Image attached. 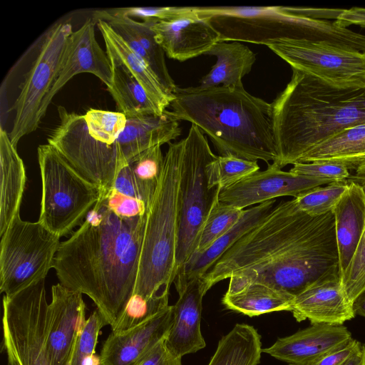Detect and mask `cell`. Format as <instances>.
<instances>
[{
  "label": "cell",
  "instance_id": "cell-1",
  "mask_svg": "<svg viewBox=\"0 0 365 365\" xmlns=\"http://www.w3.org/2000/svg\"><path fill=\"white\" fill-rule=\"evenodd\" d=\"M338 272L333 211L311 216L301 211L293 198L273 207L200 278L207 291L230 279L227 294L259 282L295 297L316 281Z\"/></svg>",
  "mask_w": 365,
  "mask_h": 365
},
{
  "label": "cell",
  "instance_id": "cell-2",
  "mask_svg": "<svg viewBox=\"0 0 365 365\" xmlns=\"http://www.w3.org/2000/svg\"><path fill=\"white\" fill-rule=\"evenodd\" d=\"M146 217H120L101 195L53 261L59 283L91 298L110 327L133 294Z\"/></svg>",
  "mask_w": 365,
  "mask_h": 365
},
{
  "label": "cell",
  "instance_id": "cell-3",
  "mask_svg": "<svg viewBox=\"0 0 365 365\" xmlns=\"http://www.w3.org/2000/svg\"><path fill=\"white\" fill-rule=\"evenodd\" d=\"M170 106L178 120L197 126L222 156L268 164L278 157L272 103L244 86L180 88Z\"/></svg>",
  "mask_w": 365,
  "mask_h": 365
},
{
  "label": "cell",
  "instance_id": "cell-4",
  "mask_svg": "<svg viewBox=\"0 0 365 365\" xmlns=\"http://www.w3.org/2000/svg\"><path fill=\"white\" fill-rule=\"evenodd\" d=\"M272 106L277 159L282 168L336 133L365 123V88L339 89L292 68Z\"/></svg>",
  "mask_w": 365,
  "mask_h": 365
},
{
  "label": "cell",
  "instance_id": "cell-5",
  "mask_svg": "<svg viewBox=\"0 0 365 365\" xmlns=\"http://www.w3.org/2000/svg\"><path fill=\"white\" fill-rule=\"evenodd\" d=\"M182 155V140L168 143L160 181L147 211L133 294L145 299L169 297L177 276Z\"/></svg>",
  "mask_w": 365,
  "mask_h": 365
},
{
  "label": "cell",
  "instance_id": "cell-6",
  "mask_svg": "<svg viewBox=\"0 0 365 365\" xmlns=\"http://www.w3.org/2000/svg\"><path fill=\"white\" fill-rule=\"evenodd\" d=\"M37 153L42 182L38 222L61 237L87 217L101 190L49 144L39 145Z\"/></svg>",
  "mask_w": 365,
  "mask_h": 365
},
{
  "label": "cell",
  "instance_id": "cell-7",
  "mask_svg": "<svg viewBox=\"0 0 365 365\" xmlns=\"http://www.w3.org/2000/svg\"><path fill=\"white\" fill-rule=\"evenodd\" d=\"M182 141L177 274L196 249L216 189L211 190L208 186L206 168L217 155L205 134L192 125Z\"/></svg>",
  "mask_w": 365,
  "mask_h": 365
},
{
  "label": "cell",
  "instance_id": "cell-8",
  "mask_svg": "<svg viewBox=\"0 0 365 365\" xmlns=\"http://www.w3.org/2000/svg\"><path fill=\"white\" fill-rule=\"evenodd\" d=\"M0 291L11 296L45 279L61 244L60 237L19 213L1 236Z\"/></svg>",
  "mask_w": 365,
  "mask_h": 365
},
{
  "label": "cell",
  "instance_id": "cell-9",
  "mask_svg": "<svg viewBox=\"0 0 365 365\" xmlns=\"http://www.w3.org/2000/svg\"><path fill=\"white\" fill-rule=\"evenodd\" d=\"M45 279L3 297V349L9 365H52L46 346Z\"/></svg>",
  "mask_w": 365,
  "mask_h": 365
},
{
  "label": "cell",
  "instance_id": "cell-10",
  "mask_svg": "<svg viewBox=\"0 0 365 365\" xmlns=\"http://www.w3.org/2000/svg\"><path fill=\"white\" fill-rule=\"evenodd\" d=\"M59 121L47 138L51 145L84 178L101 191L112 187L118 173L126 165L118 147L93 136L84 115L58 108Z\"/></svg>",
  "mask_w": 365,
  "mask_h": 365
},
{
  "label": "cell",
  "instance_id": "cell-11",
  "mask_svg": "<svg viewBox=\"0 0 365 365\" xmlns=\"http://www.w3.org/2000/svg\"><path fill=\"white\" fill-rule=\"evenodd\" d=\"M72 32L69 22H59L44 34L38 55L26 74L20 93L11 108L15 115L9 136L16 148L23 137L37 129L43 118L42 103L57 77Z\"/></svg>",
  "mask_w": 365,
  "mask_h": 365
},
{
  "label": "cell",
  "instance_id": "cell-12",
  "mask_svg": "<svg viewBox=\"0 0 365 365\" xmlns=\"http://www.w3.org/2000/svg\"><path fill=\"white\" fill-rule=\"evenodd\" d=\"M268 48L317 80L339 89L365 88V52L322 41H286Z\"/></svg>",
  "mask_w": 365,
  "mask_h": 365
},
{
  "label": "cell",
  "instance_id": "cell-13",
  "mask_svg": "<svg viewBox=\"0 0 365 365\" xmlns=\"http://www.w3.org/2000/svg\"><path fill=\"white\" fill-rule=\"evenodd\" d=\"M330 182L324 179L295 175L268 164L266 170L257 171L232 185L220 189L219 200L245 210L279 197L295 198Z\"/></svg>",
  "mask_w": 365,
  "mask_h": 365
},
{
  "label": "cell",
  "instance_id": "cell-14",
  "mask_svg": "<svg viewBox=\"0 0 365 365\" xmlns=\"http://www.w3.org/2000/svg\"><path fill=\"white\" fill-rule=\"evenodd\" d=\"M95 23L93 19H88L79 29L71 33L57 77L42 103V118L54 96L77 74L91 73L107 88L110 86L111 63L106 51L102 49L96 40Z\"/></svg>",
  "mask_w": 365,
  "mask_h": 365
},
{
  "label": "cell",
  "instance_id": "cell-15",
  "mask_svg": "<svg viewBox=\"0 0 365 365\" xmlns=\"http://www.w3.org/2000/svg\"><path fill=\"white\" fill-rule=\"evenodd\" d=\"M48 307L46 346L52 365H70L76 339L86 319L82 293L58 283Z\"/></svg>",
  "mask_w": 365,
  "mask_h": 365
},
{
  "label": "cell",
  "instance_id": "cell-16",
  "mask_svg": "<svg viewBox=\"0 0 365 365\" xmlns=\"http://www.w3.org/2000/svg\"><path fill=\"white\" fill-rule=\"evenodd\" d=\"M173 322V306L123 331L109 334L100 354L101 365H138L160 341Z\"/></svg>",
  "mask_w": 365,
  "mask_h": 365
},
{
  "label": "cell",
  "instance_id": "cell-17",
  "mask_svg": "<svg viewBox=\"0 0 365 365\" xmlns=\"http://www.w3.org/2000/svg\"><path fill=\"white\" fill-rule=\"evenodd\" d=\"M156 41L168 58L179 61L205 55L220 34L207 17L195 11L168 21L152 24Z\"/></svg>",
  "mask_w": 365,
  "mask_h": 365
},
{
  "label": "cell",
  "instance_id": "cell-18",
  "mask_svg": "<svg viewBox=\"0 0 365 365\" xmlns=\"http://www.w3.org/2000/svg\"><path fill=\"white\" fill-rule=\"evenodd\" d=\"M297 322L342 325L355 317L339 272L326 276L294 297L291 310Z\"/></svg>",
  "mask_w": 365,
  "mask_h": 365
},
{
  "label": "cell",
  "instance_id": "cell-19",
  "mask_svg": "<svg viewBox=\"0 0 365 365\" xmlns=\"http://www.w3.org/2000/svg\"><path fill=\"white\" fill-rule=\"evenodd\" d=\"M351 339V333L343 325L314 324L279 338L262 351L289 365H312Z\"/></svg>",
  "mask_w": 365,
  "mask_h": 365
},
{
  "label": "cell",
  "instance_id": "cell-20",
  "mask_svg": "<svg viewBox=\"0 0 365 365\" xmlns=\"http://www.w3.org/2000/svg\"><path fill=\"white\" fill-rule=\"evenodd\" d=\"M178 299L173 306V322L165 338L175 356L194 354L206 346L200 329L202 299L207 292L201 278L175 285Z\"/></svg>",
  "mask_w": 365,
  "mask_h": 365
},
{
  "label": "cell",
  "instance_id": "cell-21",
  "mask_svg": "<svg viewBox=\"0 0 365 365\" xmlns=\"http://www.w3.org/2000/svg\"><path fill=\"white\" fill-rule=\"evenodd\" d=\"M93 20L106 21L143 61L159 78L171 94L177 88L170 76L165 58V53L156 41L152 23L140 22L128 16H112L97 10L93 13Z\"/></svg>",
  "mask_w": 365,
  "mask_h": 365
},
{
  "label": "cell",
  "instance_id": "cell-22",
  "mask_svg": "<svg viewBox=\"0 0 365 365\" xmlns=\"http://www.w3.org/2000/svg\"><path fill=\"white\" fill-rule=\"evenodd\" d=\"M178 120L171 110L162 114H145L126 118L117 145L128 164L135 156L155 145H162L176 139L181 134Z\"/></svg>",
  "mask_w": 365,
  "mask_h": 365
},
{
  "label": "cell",
  "instance_id": "cell-23",
  "mask_svg": "<svg viewBox=\"0 0 365 365\" xmlns=\"http://www.w3.org/2000/svg\"><path fill=\"white\" fill-rule=\"evenodd\" d=\"M349 185L334 207L335 234L342 277L365 229V190L357 183Z\"/></svg>",
  "mask_w": 365,
  "mask_h": 365
},
{
  "label": "cell",
  "instance_id": "cell-24",
  "mask_svg": "<svg viewBox=\"0 0 365 365\" xmlns=\"http://www.w3.org/2000/svg\"><path fill=\"white\" fill-rule=\"evenodd\" d=\"M164 164L161 145L151 147L135 156L117 175L112 187L143 201L148 210Z\"/></svg>",
  "mask_w": 365,
  "mask_h": 365
},
{
  "label": "cell",
  "instance_id": "cell-25",
  "mask_svg": "<svg viewBox=\"0 0 365 365\" xmlns=\"http://www.w3.org/2000/svg\"><path fill=\"white\" fill-rule=\"evenodd\" d=\"M0 235L6 230L19 213L26 183V171L22 159L9 138L0 129Z\"/></svg>",
  "mask_w": 365,
  "mask_h": 365
},
{
  "label": "cell",
  "instance_id": "cell-26",
  "mask_svg": "<svg viewBox=\"0 0 365 365\" xmlns=\"http://www.w3.org/2000/svg\"><path fill=\"white\" fill-rule=\"evenodd\" d=\"M275 200L243 210L239 221L199 257L189 260L177 274L174 283L178 285L201 277L217 260L240 238L255 227L274 207Z\"/></svg>",
  "mask_w": 365,
  "mask_h": 365
},
{
  "label": "cell",
  "instance_id": "cell-27",
  "mask_svg": "<svg viewBox=\"0 0 365 365\" xmlns=\"http://www.w3.org/2000/svg\"><path fill=\"white\" fill-rule=\"evenodd\" d=\"M217 58L210 71L200 81V87L242 86L256 57L252 50L240 41H218L205 53Z\"/></svg>",
  "mask_w": 365,
  "mask_h": 365
},
{
  "label": "cell",
  "instance_id": "cell-28",
  "mask_svg": "<svg viewBox=\"0 0 365 365\" xmlns=\"http://www.w3.org/2000/svg\"><path fill=\"white\" fill-rule=\"evenodd\" d=\"M103 38L106 51L113 54L135 76L150 98L163 110L175 96L169 93L149 66L103 20L96 21Z\"/></svg>",
  "mask_w": 365,
  "mask_h": 365
},
{
  "label": "cell",
  "instance_id": "cell-29",
  "mask_svg": "<svg viewBox=\"0 0 365 365\" xmlns=\"http://www.w3.org/2000/svg\"><path fill=\"white\" fill-rule=\"evenodd\" d=\"M339 163L355 170L365 162V123L344 129L304 154L299 163Z\"/></svg>",
  "mask_w": 365,
  "mask_h": 365
},
{
  "label": "cell",
  "instance_id": "cell-30",
  "mask_svg": "<svg viewBox=\"0 0 365 365\" xmlns=\"http://www.w3.org/2000/svg\"><path fill=\"white\" fill-rule=\"evenodd\" d=\"M106 53L112 67V82L107 88L115 102L118 112L126 118L162 114L165 110L150 98L126 66L113 54Z\"/></svg>",
  "mask_w": 365,
  "mask_h": 365
},
{
  "label": "cell",
  "instance_id": "cell-31",
  "mask_svg": "<svg viewBox=\"0 0 365 365\" xmlns=\"http://www.w3.org/2000/svg\"><path fill=\"white\" fill-rule=\"evenodd\" d=\"M294 297L272 286L253 282L235 294L225 293L222 304L228 309L255 317L291 310Z\"/></svg>",
  "mask_w": 365,
  "mask_h": 365
},
{
  "label": "cell",
  "instance_id": "cell-32",
  "mask_svg": "<svg viewBox=\"0 0 365 365\" xmlns=\"http://www.w3.org/2000/svg\"><path fill=\"white\" fill-rule=\"evenodd\" d=\"M262 351L257 329L247 324H237L220 339L207 365H258Z\"/></svg>",
  "mask_w": 365,
  "mask_h": 365
},
{
  "label": "cell",
  "instance_id": "cell-33",
  "mask_svg": "<svg viewBox=\"0 0 365 365\" xmlns=\"http://www.w3.org/2000/svg\"><path fill=\"white\" fill-rule=\"evenodd\" d=\"M220 190V187L215 189L212 202L202 225L196 249L189 260L204 253L220 237L229 231L239 221L242 215L244 210L219 200Z\"/></svg>",
  "mask_w": 365,
  "mask_h": 365
},
{
  "label": "cell",
  "instance_id": "cell-34",
  "mask_svg": "<svg viewBox=\"0 0 365 365\" xmlns=\"http://www.w3.org/2000/svg\"><path fill=\"white\" fill-rule=\"evenodd\" d=\"M257 161L247 160L232 155L217 156L206 168L210 189H223L235 184L259 170Z\"/></svg>",
  "mask_w": 365,
  "mask_h": 365
},
{
  "label": "cell",
  "instance_id": "cell-35",
  "mask_svg": "<svg viewBox=\"0 0 365 365\" xmlns=\"http://www.w3.org/2000/svg\"><path fill=\"white\" fill-rule=\"evenodd\" d=\"M349 185L347 180L332 182L294 198L297 207L311 216L333 211Z\"/></svg>",
  "mask_w": 365,
  "mask_h": 365
},
{
  "label": "cell",
  "instance_id": "cell-36",
  "mask_svg": "<svg viewBox=\"0 0 365 365\" xmlns=\"http://www.w3.org/2000/svg\"><path fill=\"white\" fill-rule=\"evenodd\" d=\"M168 306V297L145 299L134 294L128 301L118 321L111 327L112 331L128 330L151 318Z\"/></svg>",
  "mask_w": 365,
  "mask_h": 365
},
{
  "label": "cell",
  "instance_id": "cell-37",
  "mask_svg": "<svg viewBox=\"0 0 365 365\" xmlns=\"http://www.w3.org/2000/svg\"><path fill=\"white\" fill-rule=\"evenodd\" d=\"M90 133L101 141L117 145V140L123 130L126 117L120 112L90 108L84 114Z\"/></svg>",
  "mask_w": 365,
  "mask_h": 365
},
{
  "label": "cell",
  "instance_id": "cell-38",
  "mask_svg": "<svg viewBox=\"0 0 365 365\" xmlns=\"http://www.w3.org/2000/svg\"><path fill=\"white\" fill-rule=\"evenodd\" d=\"M106 325L108 323L103 315L98 309H95L76 339L70 365H87L88 361L96 354L101 329Z\"/></svg>",
  "mask_w": 365,
  "mask_h": 365
},
{
  "label": "cell",
  "instance_id": "cell-39",
  "mask_svg": "<svg viewBox=\"0 0 365 365\" xmlns=\"http://www.w3.org/2000/svg\"><path fill=\"white\" fill-rule=\"evenodd\" d=\"M101 11L112 16L135 17L143 22L155 24L190 14L193 11V6L123 7Z\"/></svg>",
  "mask_w": 365,
  "mask_h": 365
},
{
  "label": "cell",
  "instance_id": "cell-40",
  "mask_svg": "<svg viewBox=\"0 0 365 365\" xmlns=\"http://www.w3.org/2000/svg\"><path fill=\"white\" fill-rule=\"evenodd\" d=\"M341 280L351 303L365 289V229Z\"/></svg>",
  "mask_w": 365,
  "mask_h": 365
},
{
  "label": "cell",
  "instance_id": "cell-41",
  "mask_svg": "<svg viewBox=\"0 0 365 365\" xmlns=\"http://www.w3.org/2000/svg\"><path fill=\"white\" fill-rule=\"evenodd\" d=\"M289 171L295 175L324 179L331 182L347 180L351 175L346 166L329 162L297 163Z\"/></svg>",
  "mask_w": 365,
  "mask_h": 365
},
{
  "label": "cell",
  "instance_id": "cell-42",
  "mask_svg": "<svg viewBox=\"0 0 365 365\" xmlns=\"http://www.w3.org/2000/svg\"><path fill=\"white\" fill-rule=\"evenodd\" d=\"M101 195L108 207L120 217L133 218L147 214V207L143 201L124 195L113 187L101 191Z\"/></svg>",
  "mask_w": 365,
  "mask_h": 365
},
{
  "label": "cell",
  "instance_id": "cell-43",
  "mask_svg": "<svg viewBox=\"0 0 365 365\" xmlns=\"http://www.w3.org/2000/svg\"><path fill=\"white\" fill-rule=\"evenodd\" d=\"M361 350L360 342L351 339L326 354L312 365H344L351 356Z\"/></svg>",
  "mask_w": 365,
  "mask_h": 365
},
{
  "label": "cell",
  "instance_id": "cell-44",
  "mask_svg": "<svg viewBox=\"0 0 365 365\" xmlns=\"http://www.w3.org/2000/svg\"><path fill=\"white\" fill-rule=\"evenodd\" d=\"M181 359L169 350L165 339L150 350L138 365H182Z\"/></svg>",
  "mask_w": 365,
  "mask_h": 365
},
{
  "label": "cell",
  "instance_id": "cell-45",
  "mask_svg": "<svg viewBox=\"0 0 365 365\" xmlns=\"http://www.w3.org/2000/svg\"><path fill=\"white\" fill-rule=\"evenodd\" d=\"M283 9L294 15L302 16L304 17L313 19H337L339 15L341 13L343 9H310L304 7H291L282 6Z\"/></svg>",
  "mask_w": 365,
  "mask_h": 365
},
{
  "label": "cell",
  "instance_id": "cell-46",
  "mask_svg": "<svg viewBox=\"0 0 365 365\" xmlns=\"http://www.w3.org/2000/svg\"><path fill=\"white\" fill-rule=\"evenodd\" d=\"M334 23L344 28L351 25L365 28V8L352 7L349 9H343Z\"/></svg>",
  "mask_w": 365,
  "mask_h": 365
},
{
  "label": "cell",
  "instance_id": "cell-47",
  "mask_svg": "<svg viewBox=\"0 0 365 365\" xmlns=\"http://www.w3.org/2000/svg\"><path fill=\"white\" fill-rule=\"evenodd\" d=\"M347 182L357 183L365 190V162L354 170V174H351L350 177L347 179Z\"/></svg>",
  "mask_w": 365,
  "mask_h": 365
},
{
  "label": "cell",
  "instance_id": "cell-48",
  "mask_svg": "<svg viewBox=\"0 0 365 365\" xmlns=\"http://www.w3.org/2000/svg\"><path fill=\"white\" fill-rule=\"evenodd\" d=\"M352 307L355 314L365 317V289L354 300Z\"/></svg>",
  "mask_w": 365,
  "mask_h": 365
},
{
  "label": "cell",
  "instance_id": "cell-49",
  "mask_svg": "<svg viewBox=\"0 0 365 365\" xmlns=\"http://www.w3.org/2000/svg\"><path fill=\"white\" fill-rule=\"evenodd\" d=\"M362 350L351 356L344 365H361Z\"/></svg>",
  "mask_w": 365,
  "mask_h": 365
},
{
  "label": "cell",
  "instance_id": "cell-50",
  "mask_svg": "<svg viewBox=\"0 0 365 365\" xmlns=\"http://www.w3.org/2000/svg\"><path fill=\"white\" fill-rule=\"evenodd\" d=\"M362 362L361 365H365V346L362 347Z\"/></svg>",
  "mask_w": 365,
  "mask_h": 365
}]
</instances>
